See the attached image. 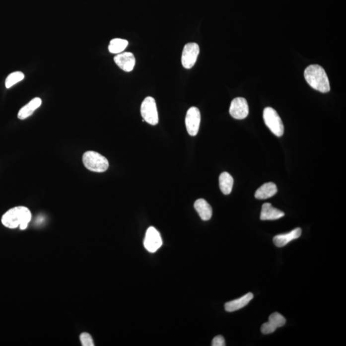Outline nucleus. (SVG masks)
I'll return each mask as SVG.
<instances>
[{
	"label": "nucleus",
	"mask_w": 346,
	"mask_h": 346,
	"mask_svg": "<svg viewBox=\"0 0 346 346\" xmlns=\"http://www.w3.org/2000/svg\"><path fill=\"white\" fill-rule=\"evenodd\" d=\"M32 219V213L29 209L25 207H16L2 216L1 222L3 226L10 229H15L19 227L22 230L27 228L28 223Z\"/></svg>",
	"instance_id": "f257e3e1"
},
{
	"label": "nucleus",
	"mask_w": 346,
	"mask_h": 346,
	"mask_svg": "<svg viewBox=\"0 0 346 346\" xmlns=\"http://www.w3.org/2000/svg\"><path fill=\"white\" fill-rule=\"evenodd\" d=\"M306 82L313 89L326 93L330 90L329 79L325 70L321 66L312 65L306 68L304 72Z\"/></svg>",
	"instance_id": "f03ea898"
},
{
	"label": "nucleus",
	"mask_w": 346,
	"mask_h": 346,
	"mask_svg": "<svg viewBox=\"0 0 346 346\" xmlns=\"http://www.w3.org/2000/svg\"><path fill=\"white\" fill-rule=\"evenodd\" d=\"M82 160L86 168L96 173H103L109 167L107 158L96 151L85 152L83 155Z\"/></svg>",
	"instance_id": "7ed1b4c3"
},
{
	"label": "nucleus",
	"mask_w": 346,
	"mask_h": 346,
	"mask_svg": "<svg viewBox=\"0 0 346 346\" xmlns=\"http://www.w3.org/2000/svg\"><path fill=\"white\" fill-rule=\"evenodd\" d=\"M264 122L273 134L277 137H281L284 133V126L280 117L274 109L267 107L263 113Z\"/></svg>",
	"instance_id": "20e7f679"
},
{
	"label": "nucleus",
	"mask_w": 346,
	"mask_h": 346,
	"mask_svg": "<svg viewBox=\"0 0 346 346\" xmlns=\"http://www.w3.org/2000/svg\"><path fill=\"white\" fill-rule=\"evenodd\" d=\"M140 113L144 121L149 125H156L158 123V114L155 99L148 96L143 101L140 107Z\"/></svg>",
	"instance_id": "39448f33"
},
{
	"label": "nucleus",
	"mask_w": 346,
	"mask_h": 346,
	"mask_svg": "<svg viewBox=\"0 0 346 346\" xmlns=\"http://www.w3.org/2000/svg\"><path fill=\"white\" fill-rule=\"evenodd\" d=\"M200 54V47L198 44H186L182 52V64L186 69H189L195 66Z\"/></svg>",
	"instance_id": "423d86ee"
},
{
	"label": "nucleus",
	"mask_w": 346,
	"mask_h": 346,
	"mask_svg": "<svg viewBox=\"0 0 346 346\" xmlns=\"http://www.w3.org/2000/svg\"><path fill=\"white\" fill-rule=\"evenodd\" d=\"M201 114L195 107L190 108L187 112L186 125L187 132L191 136H196L199 131Z\"/></svg>",
	"instance_id": "0eeeda50"
},
{
	"label": "nucleus",
	"mask_w": 346,
	"mask_h": 346,
	"mask_svg": "<svg viewBox=\"0 0 346 346\" xmlns=\"http://www.w3.org/2000/svg\"><path fill=\"white\" fill-rule=\"evenodd\" d=\"M162 245V239L160 233L153 226L149 227L145 233L144 246L145 250L155 253Z\"/></svg>",
	"instance_id": "6e6552de"
},
{
	"label": "nucleus",
	"mask_w": 346,
	"mask_h": 346,
	"mask_svg": "<svg viewBox=\"0 0 346 346\" xmlns=\"http://www.w3.org/2000/svg\"><path fill=\"white\" fill-rule=\"evenodd\" d=\"M230 114L236 120H244L249 114V106L245 98H236L231 101Z\"/></svg>",
	"instance_id": "1a4fd4ad"
},
{
	"label": "nucleus",
	"mask_w": 346,
	"mask_h": 346,
	"mask_svg": "<svg viewBox=\"0 0 346 346\" xmlns=\"http://www.w3.org/2000/svg\"><path fill=\"white\" fill-rule=\"evenodd\" d=\"M285 317L279 313H273L270 316L269 321L262 326L261 332L262 334L265 335L273 334L277 328L282 327L285 325Z\"/></svg>",
	"instance_id": "9d476101"
},
{
	"label": "nucleus",
	"mask_w": 346,
	"mask_h": 346,
	"mask_svg": "<svg viewBox=\"0 0 346 346\" xmlns=\"http://www.w3.org/2000/svg\"><path fill=\"white\" fill-rule=\"evenodd\" d=\"M114 62L121 69L126 72H131L136 65V58L134 54L130 52L121 53L114 57Z\"/></svg>",
	"instance_id": "9b49d317"
},
{
	"label": "nucleus",
	"mask_w": 346,
	"mask_h": 346,
	"mask_svg": "<svg viewBox=\"0 0 346 346\" xmlns=\"http://www.w3.org/2000/svg\"><path fill=\"white\" fill-rule=\"evenodd\" d=\"M301 229L297 228L289 233L275 236L273 239V242L277 247L281 248V247L285 246L290 242L292 241L293 240L298 239L301 235Z\"/></svg>",
	"instance_id": "f8f14e48"
},
{
	"label": "nucleus",
	"mask_w": 346,
	"mask_h": 346,
	"mask_svg": "<svg viewBox=\"0 0 346 346\" xmlns=\"http://www.w3.org/2000/svg\"><path fill=\"white\" fill-rule=\"evenodd\" d=\"M285 215L283 211L278 210L272 206L271 204L267 203L262 206L261 219L262 221L268 220H277L280 219Z\"/></svg>",
	"instance_id": "ddd939ff"
},
{
	"label": "nucleus",
	"mask_w": 346,
	"mask_h": 346,
	"mask_svg": "<svg viewBox=\"0 0 346 346\" xmlns=\"http://www.w3.org/2000/svg\"><path fill=\"white\" fill-rule=\"evenodd\" d=\"M253 298V294L251 292H249L239 299L228 302L224 305V308L226 311L228 312L237 311L248 305Z\"/></svg>",
	"instance_id": "4468645a"
},
{
	"label": "nucleus",
	"mask_w": 346,
	"mask_h": 346,
	"mask_svg": "<svg viewBox=\"0 0 346 346\" xmlns=\"http://www.w3.org/2000/svg\"><path fill=\"white\" fill-rule=\"evenodd\" d=\"M277 192L276 184L273 182L266 183L258 189L255 197L258 200H266L273 197Z\"/></svg>",
	"instance_id": "2eb2a0df"
},
{
	"label": "nucleus",
	"mask_w": 346,
	"mask_h": 346,
	"mask_svg": "<svg viewBox=\"0 0 346 346\" xmlns=\"http://www.w3.org/2000/svg\"><path fill=\"white\" fill-rule=\"evenodd\" d=\"M195 208L204 221H208L212 215V208L204 199H198L195 203Z\"/></svg>",
	"instance_id": "dca6fc26"
},
{
	"label": "nucleus",
	"mask_w": 346,
	"mask_h": 346,
	"mask_svg": "<svg viewBox=\"0 0 346 346\" xmlns=\"http://www.w3.org/2000/svg\"><path fill=\"white\" fill-rule=\"evenodd\" d=\"M42 104V100L41 98H35L31 100L28 104L24 106L19 111L17 117L19 120H23L28 118V117L32 116L35 110L40 107Z\"/></svg>",
	"instance_id": "f3484780"
},
{
	"label": "nucleus",
	"mask_w": 346,
	"mask_h": 346,
	"mask_svg": "<svg viewBox=\"0 0 346 346\" xmlns=\"http://www.w3.org/2000/svg\"><path fill=\"white\" fill-rule=\"evenodd\" d=\"M233 178L227 172H224L219 176V187L222 193L225 195H230L232 191Z\"/></svg>",
	"instance_id": "a211bd4d"
},
{
	"label": "nucleus",
	"mask_w": 346,
	"mask_h": 346,
	"mask_svg": "<svg viewBox=\"0 0 346 346\" xmlns=\"http://www.w3.org/2000/svg\"><path fill=\"white\" fill-rule=\"evenodd\" d=\"M128 45H129V42L125 39H114L110 42L109 50L112 54H121L126 49Z\"/></svg>",
	"instance_id": "6ab92c4d"
},
{
	"label": "nucleus",
	"mask_w": 346,
	"mask_h": 346,
	"mask_svg": "<svg viewBox=\"0 0 346 346\" xmlns=\"http://www.w3.org/2000/svg\"><path fill=\"white\" fill-rule=\"evenodd\" d=\"M24 78H25V74L21 71H15L12 72L7 76L5 80V87L7 89H9L13 85H14L15 83L19 82L21 80H23Z\"/></svg>",
	"instance_id": "aec40b11"
},
{
	"label": "nucleus",
	"mask_w": 346,
	"mask_h": 346,
	"mask_svg": "<svg viewBox=\"0 0 346 346\" xmlns=\"http://www.w3.org/2000/svg\"><path fill=\"white\" fill-rule=\"evenodd\" d=\"M81 345L83 346H94L93 339L88 333H83L80 336Z\"/></svg>",
	"instance_id": "412c9836"
},
{
	"label": "nucleus",
	"mask_w": 346,
	"mask_h": 346,
	"mask_svg": "<svg viewBox=\"0 0 346 346\" xmlns=\"http://www.w3.org/2000/svg\"><path fill=\"white\" fill-rule=\"evenodd\" d=\"M211 346H225V341H224V337L221 336H216L213 338L212 343H211Z\"/></svg>",
	"instance_id": "4be33fe9"
}]
</instances>
